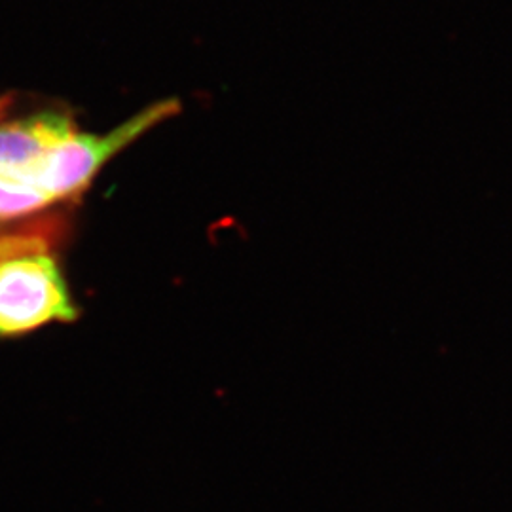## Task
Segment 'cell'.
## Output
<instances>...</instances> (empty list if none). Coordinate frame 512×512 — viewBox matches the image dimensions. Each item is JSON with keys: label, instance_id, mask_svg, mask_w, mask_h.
Here are the masks:
<instances>
[{"label": "cell", "instance_id": "6da1fadb", "mask_svg": "<svg viewBox=\"0 0 512 512\" xmlns=\"http://www.w3.org/2000/svg\"><path fill=\"white\" fill-rule=\"evenodd\" d=\"M181 109V99L169 97L92 133L59 101L0 93V238L38 234L61 243L99 171Z\"/></svg>", "mask_w": 512, "mask_h": 512}, {"label": "cell", "instance_id": "7a4b0ae2", "mask_svg": "<svg viewBox=\"0 0 512 512\" xmlns=\"http://www.w3.org/2000/svg\"><path fill=\"white\" fill-rule=\"evenodd\" d=\"M61 243L38 234L0 238V340H19L80 319L59 266Z\"/></svg>", "mask_w": 512, "mask_h": 512}]
</instances>
